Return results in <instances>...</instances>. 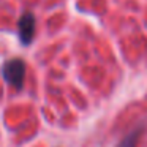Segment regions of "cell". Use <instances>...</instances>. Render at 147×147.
<instances>
[{"mask_svg": "<svg viewBox=\"0 0 147 147\" xmlns=\"http://www.w3.org/2000/svg\"><path fill=\"white\" fill-rule=\"evenodd\" d=\"M142 133H144L142 125L133 128L130 133H127L123 138H122V141L119 142L117 147H138L139 146V139H141V136H142Z\"/></svg>", "mask_w": 147, "mask_h": 147, "instance_id": "3", "label": "cell"}, {"mask_svg": "<svg viewBox=\"0 0 147 147\" xmlns=\"http://www.w3.org/2000/svg\"><path fill=\"white\" fill-rule=\"evenodd\" d=\"M26 62L22 59H10L2 67V76L10 86L22 89L26 79Z\"/></svg>", "mask_w": 147, "mask_h": 147, "instance_id": "1", "label": "cell"}, {"mask_svg": "<svg viewBox=\"0 0 147 147\" xmlns=\"http://www.w3.org/2000/svg\"><path fill=\"white\" fill-rule=\"evenodd\" d=\"M35 29H36L35 16L32 13H24L21 16L19 22H18V33H19V40L24 46H29L33 41Z\"/></svg>", "mask_w": 147, "mask_h": 147, "instance_id": "2", "label": "cell"}]
</instances>
